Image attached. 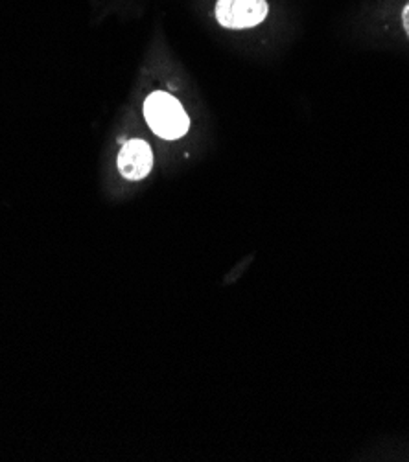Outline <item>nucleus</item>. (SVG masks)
I'll list each match as a JSON object with an SVG mask.
<instances>
[{
  "label": "nucleus",
  "instance_id": "obj_1",
  "mask_svg": "<svg viewBox=\"0 0 409 462\" xmlns=\"http://www.w3.org/2000/svg\"><path fill=\"white\" fill-rule=\"evenodd\" d=\"M144 116L155 134L166 141L183 136L191 127V118L181 104L168 92H153L144 104Z\"/></svg>",
  "mask_w": 409,
  "mask_h": 462
},
{
  "label": "nucleus",
  "instance_id": "obj_2",
  "mask_svg": "<svg viewBox=\"0 0 409 462\" xmlns=\"http://www.w3.org/2000/svg\"><path fill=\"white\" fill-rule=\"evenodd\" d=\"M265 17V0H218L216 3V19L225 28H253L260 24Z\"/></svg>",
  "mask_w": 409,
  "mask_h": 462
},
{
  "label": "nucleus",
  "instance_id": "obj_3",
  "mask_svg": "<svg viewBox=\"0 0 409 462\" xmlns=\"http://www.w3.org/2000/svg\"><path fill=\"white\" fill-rule=\"evenodd\" d=\"M153 166V153L144 141H129L118 155V170L129 180L144 179Z\"/></svg>",
  "mask_w": 409,
  "mask_h": 462
},
{
  "label": "nucleus",
  "instance_id": "obj_4",
  "mask_svg": "<svg viewBox=\"0 0 409 462\" xmlns=\"http://www.w3.org/2000/svg\"><path fill=\"white\" fill-rule=\"evenodd\" d=\"M402 24H404V30H405V33L409 37V3L402 10Z\"/></svg>",
  "mask_w": 409,
  "mask_h": 462
}]
</instances>
